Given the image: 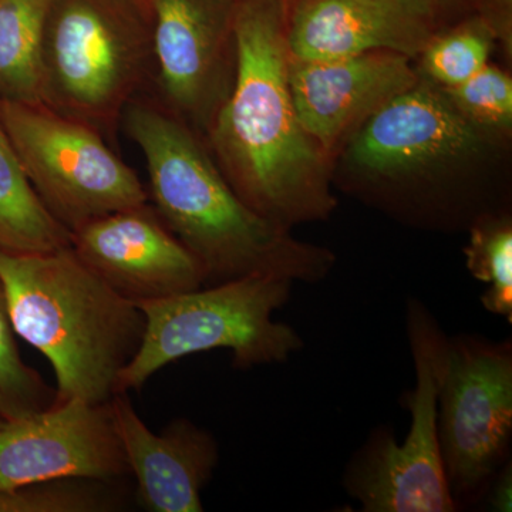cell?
<instances>
[{
    "label": "cell",
    "instance_id": "cell-13",
    "mask_svg": "<svg viewBox=\"0 0 512 512\" xmlns=\"http://www.w3.org/2000/svg\"><path fill=\"white\" fill-rule=\"evenodd\" d=\"M409 57L369 52L329 60L289 59V84L306 133L335 164L373 114L419 82Z\"/></svg>",
    "mask_w": 512,
    "mask_h": 512
},
{
    "label": "cell",
    "instance_id": "cell-20",
    "mask_svg": "<svg viewBox=\"0 0 512 512\" xmlns=\"http://www.w3.org/2000/svg\"><path fill=\"white\" fill-rule=\"evenodd\" d=\"M120 480L59 478L0 490V512H114L126 495Z\"/></svg>",
    "mask_w": 512,
    "mask_h": 512
},
{
    "label": "cell",
    "instance_id": "cell-25",
    "mask_svg": "<svg viewBox=\"0 0 512 512\" xmlns=\"http://www.w3.org/2000/svg\"><path fill=\"white\" fill-rule=\"evenodd\" d=\"M430 2L436 8L439 16L453 12V10L471 8V0H430Z\"/></svg>",
    "mask_w": 512,
    "mask_h": 512
},
{
    "label": "cell",
    "instance_id": "cell-18",
    "mask_svg": "<svg viewBox=\"0 0 512 512\" xmlns=\"http://www.w3.org/2000/svg\"><path fill=\"white\" fill-rule=\"evenodd\" d=\"M473 278L487 285L480 302L485 311L512 323V218L507 211L478 215L468 227L463 249Z\"/></svg>",
    "mask_w": 512,
    "mask_h": 512
},
{
    "label": "cell",
    "instance_id": "cell-24",
    "mask_svg": "<svg viewBox=\"0 0 512 512\" xmlns=\"http://www.w3.org/2000/svg\"><path fill=\"white\" fill-rule=\"evenodd\" d=\"M491 511L511 512L512 510V461H505L495 473L485 493Z\"/></svg>",
    "mask_w": 512,
    "mask_h": 512
},
{
    "label": "cell",
    "instance_id": "cell-19",
    "mask_svg": "<svg viewBox=\"0 0 512 512\" xmlns=\"http://www.w3.org/2000/svg\"><path fill=\"white\" fill-rule=\"evenodd\" d=\"M497 45L493 32L477 15L437 30L417 57L420 77L439 87L466 82L490 63Z\"/></svg>",
    "mask_w": 512,
    "mask_h": 512
},
{
    "label": "cell",
    "instance_id": "cell-23",
    "mask_svg": "<svg viewBox=\"0 0 512 512\" xmlns=\"http://www.w3.org/2000/svg\"><path fill=\"white\" fill-rule=\"evenodd\" d=\"M474 15L493 32L508 59L512 56V0H471Z\"/></svg>",
    "mask_w": 512,
    "mask_h": 512
},
{
    "label": "cell",
    "instance_id": "cell-16",
    "mask_svg": "<svg viewBox=\"0 0 512 512\" xmlns=\"http://www.w3.org/2000/svg\"><path fill=\"white\" fill-rule=\"evenodd\" d=\"M66 247L70 232L46 210L30 185L0 109V251L40 254Z\"/></svg>",
    "mask_w": 512,
    "mask_h": 512
},
{
    "label": "cell",
    "instance_id": "cell-5",
    "mask_svg": "<svg viewBox=\"0 0 512 512\" xmlns=\"http://www.w3.org/2000/svg\"><path fill=\"white\" fill-rule=\"evenodd\" d=\"M153 72L146 0H52L40 56L49 109L111 133Z\"/></svg>",
    "mask_w": 512,
    "mask_h": 512
},
{
    "label": "cell",
    "instance_id": "cell-22",
    "mask_svg": "<svg viewBox=\"0 0 512 512\" xmlns=\"http://www.w3.org/2000/svg\"><path fill=\"white\" fill-rule=\"evenodd\" d=\"M0 288V419L13 420L55 403L56 392L37 370L23 362Z\"/></svg>",
    "mask_w": 512,
    "mask_h": 512
},
{
    "label": "cell",
    "instance_id": "cell-14",
    "mask_svg": "<svg viewBox=\"0 0 512 512\" xmlns=\"http://www.w3.org/2000/svg\"><path fill=\"white\" fill-rule=\"evenodd\" d=\"M439 19L430 0H288L286 40L292 59L394 52L416 62Z\"/></svg>",
    "mask_w": 512,
    "mask_h": 512
},
{
    "label": "cell",
    "instance_id": "cell-4",
    "mask_svg": "<svg viewBox=\"0 0 512 512\" xmlns=\"http://www.w3.org/2000/svg\"><path fill=\"white\" fill-rule=\"evenodd\" d=\"M503 143L468 123L439 86L420 77L373 114L338 157L355 191L369 201L440 225L463 212L454 194L457 181L480 170Z\"/></svg>",
    "mask_w": 512,
    "mask_h": 512
},
{
    "label": "cell",
    "instance_id": "cell-10",
    "mask_svg": "<svg viewBox=\"0 0 512 512\" xmlns=\"http://www.w3.org/2000/svg\"><path fill=\"white\" fill-rule=\"evenodd\" d=\"M161 104L202 138L227 99L237 0H146Z\"/></svg>",
    "mask_w": 512,
    "mask_h": 512
},
{
    "label": "cell",
    "instance_id": "cell-2",
    "mask_svg": "<svg viewBox=\"0 0 512 512\" xmlns=\"http://www.w3.org/2000/svg\"><path fill=\"white\" fill-rule=\"evenodd\" d=\"M121 123L146 161L150 204L200 262L205 285L248 275L309 285L328 278L336 255L245 204L204 138L160 101L134 97Z\"/></svg>",
    "mask_w": 512,
    "mask_h": 512
},
{
    "label": "cell",
    "instance_id": "cell-9",
    "mask_svg": "<svg viewBox=\"0 0 512 512\" xmlns=\"http://www.w3.org/2000/svg\"><path fill=\"white\" fill-rule=\"evenodd\" d=\"M437 427L454 504L463 510L481 503L495 473L511 458V339L450 336Z\"/></svg>",
    "mask_w": 512,
    "mask_h": 512
},
{
    "label": "cell",
    "instance_id": "cell-17",
    "mask_svg": "<svg viewBox=\"0 0 512 512\" xmlns=\"http://www.w3.org/2000/svg\"><path fill=\"white\" fill-rule=\"evenodd\" d=\"M52 0H0V100L42 104L40 56Z\"/></svg>",
    "mask_w": 512,
    "mask_h": 512
},
{
    "label": "cell",
    "instance_id": "cell-7",
    "mask_svg": "<svg viewBox=\"0 0 512 512\" xmlns=\"http://www.w3.org/2000/svg\"><path fill=\"white\" fill-rule=\"evenodd\" d=\"M406 332L416 384L402 394L410 429L403 443L379 426L353 454L343 488L365 512L458 511L448 491L439 446V393L450 336L419 299L407 301Z\"/></svg>",
    "mask_w": 512,
    "mask_h": 512
},
{
    "label": "cell",
    "instance_id": "cell-8",
    "mask_svg": "<svg viewBox=\"0 0 512 512\" xmlns=\"http://www.w3.org/2000/svg\"><path fill=\"white\" fill-rule=\"evenodd\" d=\"M30 185L67 231L148 204L147 188L104 141V134L45 104H0Z\"/></svg>",
    "mask_w": 512,
    "mask_h": 512
},
{
    "label": "cell",
    "instance_id": "cell-3",
    "mask_svg": "<svg viewBox=\"0 0 512 512\" xmlns=\"http://www.w3.org/2000/svg\"><path fill=\"white\" fill-rule=\"evenodd\" d=\"M0 288L16 335L56 377L55 403H106L143 339L146 318L72 247L40 254L0 251Z\"/></svg>",
    "mask_w": 512,
    "mask_h": 512
},
{
    "label": "cell",
    "instance_id": "cell-26",
    "mask_svg": "<svg viewBox=\"0 0 512 512\" xmlns=\"http://www.w3.org/2000/svg\"><path fill=\"white\" fill-rule=\"evenodd\" d=\"M2 421H3V420H2V419H0V424H2Z\"/></svg>",
    "mask_w": 512,
    "mask_h": 512
},
{
    "label": "cell",
    "instance_id": "cell-11",
    "mask_svg": "<svg viewBox=\"0 0 512 512\" xmlns=\"http://www.w3.org/2000/svg\"><path fill=\"white\" fill-rule=\"evenodd\" d=\"M127 476L110 402L72 399L0 424V490L59 478Z\"/></svg>",
    "mask_w": 512,
    "mask_h": 512
},
{
    "label": "cell",
    "instance_id": "cell-21",
    "mask_svg": "<svg viewBox=\"0 0 512 512\" xmlns=\"http://www.w3.org/2000/svg\"><path fill=\"white\" fill-rule=\"evenodd\" d=\"M440 89L468 123L501 140L510 138L512 79L501 67L488 63L466 82Z\"/></svg>",
    "mask_w": 512,
    "mask_h": 512
},
{
    "label": "cell",
    "instance_id": "cell-15",
    "mask_svg": "<svg viewBox=\"0 0 512 512\" xmlns=\"http://www.w3.org/2000/svg\"><path fill=\"white\" fill-rule=\"evenodd\" d=\"M114 424L136 500L148 512H201L202 491L220 463V446L210 431L181 417L160 433L148 429L128 393L110 400Z\"/></svg>",
    "mask_w": 512,
    "mask_h": 512
},
{
    "label": "cell",
    "instance_id": "cell-12",
    "mask_svg": "<svg viewBox=\"0 0 512 512\" xmlns=\"http://www.w3.org/2000/svg\"><path fill=\"white\" fill-rule=\"evenodd\" d=\"M70 247L113 291L134 303L205 286L200 262L161 221L150 202L74 229Z\"/></svg>",
    "mask_w": 512,
    "mask_h": 512
},
{
    "label": "cell",
    "instance_id": "cell-6",
    "mask_svg": "<svg viewBox=\"0 0 512 512\" xmlns=\"http://www.w3.org/2000/svg\"><path fill=\"white\" fill-rule=\"evenodd\" d=\"M292 288L288 279L248 275L136 303L146 328L136 355L120 373L117 393L141 390L165 366L211 350H229L239 370L288 362L305 343L274 315L291 301Z\"/></svg>",
    "mask_w": 512,
    "mask_h": 512
},
{
    "label": "cell",
    "instance_id": "cell-1",
    "mask_svg": "<svg viewBox=\"0 0 512 512\" xmlns=\"http://www.w3.org/2000/svg\"><path fill=\"white\" fill-rule=\"evenodd\" d=\"M286 15L288 0H237L234 77L204 140L241 200L292 231L329 220L338 200L335 164L293 103Z\"/></svg>",
    "mask_w": 512,
    "mask_h": 512
}]
</instances>
